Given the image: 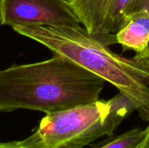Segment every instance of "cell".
Listing matches in <instances>:
<instances>
[{
    "label": "cell",
    "instance_id": "30bf717a",
    "mask_svg": "<svg viewBox=\"0 0 149 148\" xmlns=\"http://www.w3.org/2000/svg\"><path fill=\"white\" fill-rule=\"evenodd\" d=\"M134 57L137 58L138 59H141V60L144 61L145 63L149 65V46L145 51H143L141 53H137V54H135Z\"/></svg>",
    "mask_w": 149,
    "mask_h": 148
},
{
    "label": "cell",
    "instance_id": "277c9868",
    "mask_svg": "<svg viewBox=\"0 0 149 148\" xmlns=\"http://www.w3.org/2000/svg\"><path fill=\"white\" fill-rule=\"evenodd\" d=\"M0 24L82 25L70 0H0Z\"/></svg>",
    "mask_w": 149,
    "mask_h": 148
},
{
    "label": "cell",
    "instance_id": "9c48e42d",
    "mask_svg": "<svg viewBox=\"0 0 149 148\" xmlns=\"http://www.w3.org/2000/svg\"><path fill=\"white\" fill-rule=\"evenodd\" d=\"M0 148H24L18 141L13 142H0Z\"/></svg>",
    "mask_w": 149,
    "mask_h": 148
},
{
    "label": "cell",
    "instance_id": "8fae6325",
    "mask_svg": "<svg viewBox=\"0 0 149 148\" xmlns=\"http://www.w3.org/2000/svg\"><path fill=\"white\" fill-rule=\"evenodd\" d=\"M147 129H148L147 138H146V140H145V141H144V143H143V145H142L141 148H149V125H148V126L147 127Z\"/></svg>",
    "mask_w": 149,
    "mask_h": 148
},
{
    "label": "cell",
    "instance_id": "3957f363",
    "mask_svg": "<svg viewBox=\"0 0 149 148\" xmlns=\"http://www.w3.org/2000/svg\"><path fill=\"white\" fill-rule=\"evenodd\" d=\"M127 116L109 100L45 114L36 131L18 141L24 148H84L111 136Z\"/></svg>",
    "mask_w": 149,
    "mask_h": 148
},
{
    "label": "cell",
    "instance_id": "7a4b0ae2",
    "mask_svg": "<svg viewBox=\"0 0 149 148\" xmlns=\"http://www.w3.org/2000/svg\"><path fill=\"white\" fill-rule=\"evenodd\" d=\"M12 29L63 56L115 86L149 123V65L135 57L115 53L109 44L91 35L82 25H17Z\"/></svg>",
    "mask_w": 149,
    "mask_h": 148
},
{
    "label": "cell",
    "instance_id": "52a82bcc",
    "mask_svg": "<svg viewBox=\"0 0 149 148\" xmlns=\"http://www.w3.org/2000/svg\"><path fill=\"white\" fill-rule=\"evenodd\" d=\"M147 134V128H134L106 141L97 148H141Z\"/></svg>",
    "mask_w": 149,
    "mask_h": 148
},
{
    "label": "cell",
    "instance_id": "6da1fadb",
    "mask_svg": "<svg viewBox=\"0 0 149 148\" xmlns=\"http://www.w3.org/2000/svg\"><path fill=\"white\" fill-rule=\"evenodd\" d=\"M105 80L71 59L55 55L0 70V112L19 109L45 114L100 99Z\"/></svg>",
    "mask_w": 149,
    "mask_h": 148
},
{
    "label": "cell",
    "instance_id": "ba28073f",
    "mask_svg": "<svg viewBox=\"0 0 149 148\" xmlns=\"http://www.w3.org/2000/svg\"><path fill=\"white\" fill-rule=\"evenodd\" d=\"M138 10H149V0H134L131 9H130V12H133Z\"/></svg>",
    "mask_w": 149,
    "mask_h": 148
},
{
    "label": "cell",
    "instance_id": "5b68a950",
    "mask_svg": "<svg viewBox=\"0 0 149 148\" xmlns=\"http://www.w3.org/2000/svg\"><path fill=\"white\" fill-rule=\"evenodd\" d=\"M134 0H70L82 26L93 37L115 44L114 35L120 29Z\"/></svg>",
    "mask_w": 149,
    "mask_h": 148
},
{
    "label": "cell",
    "instance_id": "8992f818",
    "mask_svg": "<svg viewBox=\"0 0 149 148\" xmlns=\"http://www.w3.org/2000/svg\"><path fill=\"white\" fill-rule=\"evenodd\" d=\"M114 40L124 51H134L136 54L145 51L149 46V10H138L128 13L115 33Z\"/></svg>",
    "mask_w": 149,
    "mask_h": 148
}]
</instances>
